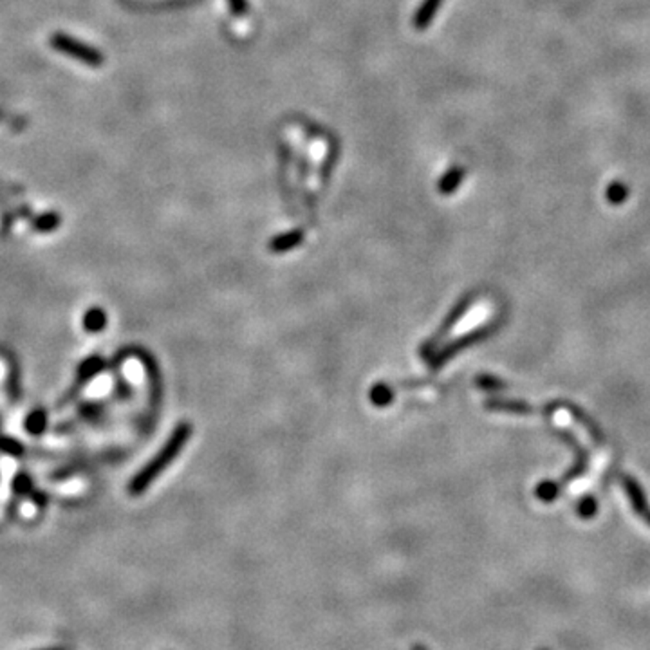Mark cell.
Returning a JSON list of instances; mask_svg holds the SVG:
<instances>
[{"mask_svg": "<svg viewBox=\"0 0 650 650\" xmlns=\"http://www.w3.org/2000/svg\"><path fill=\"white\" fill-rule=\"evenodd\" d=\"M228 6L237 16H242L248 11V0H228Z\"/></svg>", "mask_w": 650, "mask_h": 650, "instance_id": "16", "label": "cell"}, {"mask_svg": "<svg viewBox=\"0 0 650 650\" xmlns=\"http://www.w3.org/2000/svg\"><path fill=\"white\" fill-rule=\"evenodd\" d=\"M302 241H304V234L300 230H293L284 235H278L277 238H273L271 244H269V249L275 251V253H284V251L296 248Z\"/></svg>", "mask_w": 650, "mask_h": 650, "instance_id": "7", "label": "cell"}, {"mask_svg": "<svg viewBox=\"0 0 650 650\" xmlns=\"http://www.w3.org/2000/svg\"><path fill=\"white\" fill-rule=\"evenodd\" d=\"M190 434H192L190 424H187V423L179 424V426L174 430V434L170 436V439L167 441V444L163 446V450H161L157 456H154L147 466H143L140 471H137L136 477L132 479V483L129 484V495L137 497V495L145 493V490H147V488L150 486V484H152L154 481H156L168 466H170L172 461L179 456V452L183 450V446H184V443L190 439Z\"/></svg>", "mask_w": 650, "mask_h": 650, "instance_id": "1", "label": "cell"}, {"mask_svg": "<svg viewBox=\"0 0 650 650\" xmlns=\"http://www.w3.org/2000/svg\"><path fill=\"white\" fill-rule=\"evenodd\" d=\"M542 650H545V649H542Z\"/></svg>", "mask_w": 650, "mask_h": 650, "instance_id": "21", "label": "cell"}, {"mask_svg": "<svg viewBox=\"0 0 650 650\" xmlns=\"http://www.w3.org/2000/svg\"><path fill=\"white\" fill-rule=\"evenodd\" d=\"M412 650H429V649H426V646H423V645H414Z\"/></svg>", "mask_w": 650, "mask_h": 650, "instance_id": "19", "label": "cell"}, {"mask_svg": "<svg viewBox=\"0 0 650 650\" xmlns=\"http://www.w3.org/2000/svg\"><path fill=\"white\" fill-rule=\"evenodd\" d=\"M560 407H562V409H567L569 412L572 414V416L577 417V421H580V423L584 424L585 429H587V432L591 434V437H594V439L598 441V443H604V436H602V430H599V426L594 423V421L591 419V417L585 416V414L582 412L580 409H577V407L571 405V403H560Z\"/></svg>", "mask_w": 650, "mask_h": 650, "instance_id": "9", "label": "cell"}, {"mask_svg": "<svg viewBox=\"0 0 650 650\" xmlns=\"http://www.w3.org/2000/svg\"><path fill=\"white\" fill-rule=\"evenodd\" d=\"M47 424V416L43 410H35L33 414H29L28 421H26V430L33 436H40V434L46 430Z\"/></svg>", "mask_w": 650, "mask_h": 650, "instance_id": "12", "label": "cell"}, {"mask_svg": "<svg viewBox=\"0 0 650 650\" xmlns=\"http://www.w3.org/2000/svg\"><path fill=\"white\" fill-rule=\"evenodd\" d=\"M53 42H55V47H58L60 51L67 53V55L76 56V58L82 60V62H85V63H89V65H100V63L103 62V58L100 56V53L94 51L93 47L83 46V43H80L78 40L67 38V36H55Z\"/></svg>", "mask_w": 650, "mask_h": 650, "instance_id": "4", "label": "cell"}, {"mask_svg": "<svg viewBox=\"0 0 650 650\" xmlns=\"http://www.w3.org/2000/svg\"><path fill=\"white\" fill-rule=\"evenodd\" d=\"M46 650H65V649H62V646H53V649H46Z\"/></svg>", "mask_w": 650, "mask_h": 650, "instance_id": "20", "label": "cell"}, {"mask_svg": "<svg viewBox=\"0 0 650 650\" xmlns=\"http://www.w3.org/2000/svg\"><path fill=\"white\" fill-rule=\"evenodd\" d=\"M475 383H477V385H479L483 390H486V392H500V390H504L508 387L503 379L495 378V376H490V374H483V376H479Z\"/></svg>", "mask_w": 650, "mask_h": 650, "instance_id": "14", "label": "cell"}, {"mask_svg": "<svg viewBox=\"0 0 650 650\" xmlns=\"http://www.w3.org/2000/svg\"><path fill=\"white\" fill-rule=\"evenodd\" d=\"M535 495L542 503H553L560 495V484L555 483V481H542L537 486V490H535Z\"/></svg>", "mask_w": 650, "mask_h": 650, "instance_id": "11", "label": "cell"}, {"mask_svg": "<svg viewBox=\"0 0 650 650\" xmlns=\"http://www.w3.org/2000/svg\"><path fill=\"white\" fill-rule=\"evenodd\" d=\"M441 0H424L421 8L417 9L416 15H414V26L417 29H424L432 22V19L436 16V11L439 9Z\"/></svg>", "mask_w": 650, "mask_h": 650, "instance_id": "8", "label": "cell"}, {"mask_svg": "<svg viewBox=\"0 0 650 650\" xmlns=\"http://www.w3.org/2000/svg\"><path fill=\"white\" fill-rule=\"evenodd\" d=\"M105 323H107V316L102 309L94 308V309H90V311H87L85 316H83V327L90 332L102 331V329L105 327Z\"/></svg>", "mask_w": 650, "mask_h": 650, "instance_id": "10", "label": "cell"}, {"mask_svg": "<svg viewBox=\"0 0 650 650\" xmlns=\"http://www.w3.org/2000/svg\"><path fill=\"white\" fill-rule=\"evenodd\" d=\"M557 436L560 437L562 441H565V443H567L569 446L572 448V452L577 454V461H575V466H572L571 470H569L567 473L564 475V483H569V481L578 479V477H580V475H584V471L587 470V452L584 450V446L580 444V441H578L577 437L572 436L571 432H567V430H557Z\"/></svg>", "mask_w": 650, "mask_h": 650, "instance_id": "5", "label": "cell"}, {"mask_svg": "<svg viewBox=\"0 0 650 650\" xmlns=\"http://www.w3.org/2000/svg\"><path fill=\"white\" fill-rule=\"evenodd\" d=\"M639 517H643V520H645L646 524H649V526H650V506H646L645 510H643L641 513H639Z\"/></svg>", "mask_w": 650, "mask_h": 650, "instance_id": "18", "label": "cell"}, {"mask_svg": "<svg viewBox=\"0 0 650 650\" xmlns=\"http://www.w3.org/2000/svg\"><path fill=\"white\" fill-rule=\"evenodd\" d=\"M497 325L498 323H493V325L490 323V325H484V327L475 329V331H470L468 335L454 340L452 343H448V345L444 347L443 351H439L436 356H434L432 362H430V367H432V369H441V367H443L448 360H452L454 356L459 355L461 351H464V349L471 347L473 343L484 342L486 338H490V336L493 335L495 329H497Z\"/></svg>", "mask_w": 650, "mask_h": 650, "instance_id": "2", "label": "cell"}, {"mask_svg": "<svg viewBox=\"0 0 650 650\" xmlns=\"http://www.w3.org/2000/svg\"><path fill=\"white\" fill-rule=\"evenodd\" d=\"M471 302H473V293H468V295L464 296L463 300H461L459 304H457L456 308L452 309V313H450V315L446 316V320H444L443 325H441V327L437 329L436 335H434L432 338H430L429 342H426V345H424V349H423V355L424 356H429L430 352H432L434 349H436V347L439 345L441 342H443V338L448 335V332H450V329H452L454 325H456V323L459 322L461 318H463L464 313H466L468 309H470Z\"/></svg>", "mask_w": 650, "mask_h": 650, "instance_id": "3", "label": "cell"}, {"mask_svg": "<svg viewBox=\"0 0 650 650\" xmlns=\"http://www.w3.org/2000/svg\"><path fill=\"white\" fill-rule=\"evenodd\" d=\"M488 410H493V412H506V414H522V416H526V414H533V412H542V409H533L531 405L524 402H515V399H488L484 403Z\"/></svg>", "mask_w": 650, "mask_h": 650, "instance_id": "6", "label": "cell"}, {"mask_svg": "<svg viewBox=\"0 0 650 650\" xmlns=\"http://www.w3.org/2000/svg\"><path fill=\"white\" fill-rule=\"evenodd\" d=\"M459 181H461L459 170H452L450 174H446V176L441 179V184H439L441 194H452V192L457 188V184H459Z\"/></svg>", "mask_w": 650, "mask_h": 650, "instance_id": "15", "label": "cell"}, {"mask_svg": "<svg viewBox=\"0 0 650 650\" xmlns=\"http://www.w3.org/2000/svg\"><path fill=\"white\" fill-rule=\"evenodd\" d=\"M577 511L582 518H585V520H587V518H592L598 513V500H596L592 495H585L580 503H578Z\"/></svg>", "mask_w": 650, "mask_h": 650, "instance_id": "13", "label": "cell"}, {"mask_svg": "<svg viewBox=\"0 0 650 650\" xmlns=\"http://www.w3.org/2000/svg\"><path fill=\"white\" fill-rule=\"evenodd\" d=\"M376 390V389H374ZM390 399H392V394H390V390H383L382 392V389H378L376 390V392H374V402L378 403V405H385V403H389Z\"/></svg>", "mask_w": 650, "mask_h": 650, "instance_id": "17", "label": "cell"}]
</instances>
